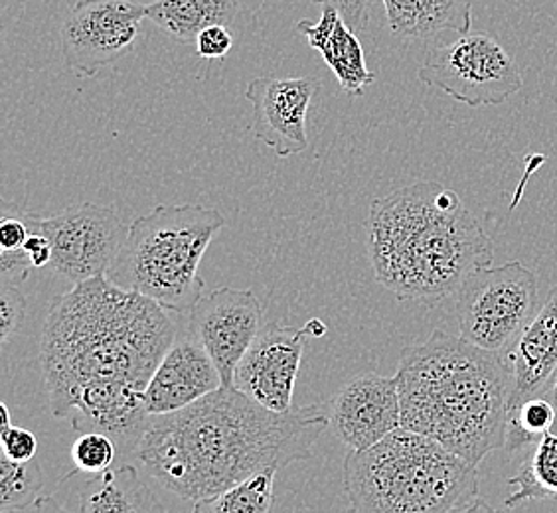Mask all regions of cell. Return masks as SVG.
<instances>
[{
	"instance_id": "6da1fadb",
	"label": "cell",
	"mask_w": 557,
	"mask_h": 513,
	"mask_svg": "<svg viewBox=\"0 0 557 513\" xmlns=\"http://www.w3.org/2000/svg\"><path fill=\"white\" fill-rule=\"evenodd\" d=\"M176 340L154 300L89 278L55 297L44 324L40 364L50 411L75 430H99L137 449L149 413L145 389Z\"/></svg>"
},
{
	"instance_id": "7a4b0ae2",
	"label": "cell",
	"mask_w": 557,
	"mask_h": 513,
	"mask_svg": "<svg viewBox=\"0 0 557 513\" xmlns=\"http://www.w3.org/2000/svg\"><path fill=\"white\" fill-rule=\"evenodd\" d=\"M329 427L321 405L277 413L224 385L176 413L149 417L135 454L169 492L198 502L258 472L311 459Z\"/></svg>"
},
{
	"instance_id": "3957f363",
	"label": "cell",
	"mask_w": 557,
	"mask_h": 513,
	"mask_svg": "<svg viewBox=\"0 0 557 513\" xmlns=\"http://www.w3.org/2000/svg\"><path fill=\"white\" fill-rule=\"evenodd\" d=\"M366 232L377 283L401 302L435 306L493 263L491 236L459 193L437 183L374 200Z\"/></svg>"
},
{
	"instance_id": "277c9868",
	"label": "cell",
	"mask_w": 557,
	"mask_h": 513,
	"mask_svg": "<svg viewBox=\"0 0 557 513\" xmlns=\"http://www.w3.org/2000/svg\"><path fill=\"white\" fill-rule=\"evenodd\" d=\"M401 428L479 466L506 449L512 377L503 353L435 330L399 358Z\"/></svg>"
},
{
	"instance_id": "5b68a950",
	"label": "cell",
	"mask_w": 557,
	"mask_h": 513,
	"mask_svg": "<svg viewBox=\"0 0 557 513\" xmlns=\"http://www.w3.org/2000/svg\"><path fill=\"white\" fill-rule=\"evenodd\" d=\"M348 513H457L479 498V466L437 440L397 428L344 459Z\"/></svg>"
},
{
	"instance_id": "8992f818",
	"label": "cell",
	"mask_w": 557,
	"mask_h": 513,
	"mask_svg": "<svg viewBox=\"0 0 557 513\" xmlns=\"http://www.w3.org/2000/svg\"><path fill=\"white\" fill-rule=\"evenodd\" d=\"M224 215L198 203L157 205L129 225V236L108 278L174 314H190L205 297L198 268L222 229Z\"/></svg>"
},
{
	"instance_id": "52a82bcc",
	"label": "cell",
	"mask_w": 557,
	"mask_h": 513,
	"mask_svg": "<svg viewBox=\"0 0 557 513\" xmlns=\"http://www.w3.org/2000/svg\"><path fill=\"white\" fill-rule=\"evenodd\" d=\"M542 306L537 278L520 261L484 267L457 292L461 338L488 352L504 353Z\"/></svg>"
},
{
	"instance_id": "ba28073f",
	"label": "cell",
	"mask_w": 557,
	"mask_h": 513,
	"mask_svg": "<svg viewBox=\"0 0 557 513\" xmlns=\"http://www.w3.org/2000/svg\"><path fill=\"white\" fill-rule=\"evenodd\" d=\"M419 79L469 108L500 105L516 96L524 79L503 43L483 33L459 34L429 50Z\"/></svg>"
},
{
	"instance_id": "9c48e42d",
	"label": "cell",
	"mask_w": 557,
	"mask_h": 513,
	"mask_svg": "<svg viewBox=\"0 0 557 513\" xmlns=\"http://www.w3.org/2000/svg\"><path fill=\"white\" fill-rule=\"evenodd\" d=\"M38 232L52 246L50 268L72 285L108 277L129 236L113 208L82 203L52 217L38 215Z\"/></svg>"
},
{
	"instance_id": "30bf717a",
	"label": "cell",
	"mask_w": 557,
	"mask_h": 513,
	"mask_svg": "<svg viewBox=\"0 0 557 513\" xmlns=\"http://www.w3.org/2000/svg\"><path fill=\"white\" fill-rule=\"evenodd\" d=\"M143 21L147 4L135 0H77L60 28L65 64L79 77H94L133 52Z\"/></svg>"
},
{
	"instance_id": "8fae6325",
	"label": "cell",
	"mask_w": 557,
	"mask_h": 513,
	"mask_svg": "<svg viewBox=\"0 0 557 513\" xmlns=\"http://www.w3.org/2000/svg\"><path fill=\"white\" fill-rule=\"evenodd\" d=\"M188 316L190 331L214 360L225 387H232L237 365L265 326L263 304L253 290L222 287L202 297Z\"/></svg>"
},
{
	"instance_id": "7c38bea8",
	"label": "cell",
	"mask_w": 557,
	"mask_h": 513,
	"mask_svg": "<svg viewBox=\"0 0 557 513\" xmlns=\"http://www.w3.org/2000/svg\"><path fill=\"white\" fill-rule=\"evenodd\" d=\"M302 328L268 322L237 365L234 387L259 405L287 413L293 406L305 338Z\"/></svg>"
},
{
	"instance_id": "4fadbf2b",
	"label": "cell",
	"mask_w": 557,
	"mask_h": 513,
	"mask_svg": "<svg viewBox=\"0 0 557 513\" xmlns=\"http://www.w3.org/2000/svg\"><path fill=\"white\" fill-rule=\"evenodd\" d=\"M334 435L354 452L368 450L401 427L397 377L360 374L348 379L331 401Z\"/></svg>"
},
{
	"instance_id": "5bb4252c",
	"label": "cell",
	"mask_w": 557,
	"mask_h": 513,
	"mask_svg": "<svg viewBox=\"0 0 557 513\" xmlns=\"http://www.w3.org/2000/svg\"><path fill=\"white\" fill-rule=\"evenodd\" d=\"M319 91L314 77H258L246 89L253 105V135L278 159L309 149L307 117Z\"/></svg>"
},
{
	"instance_id": "9a60e30c",
	"label": "cell",
	"mask_w": 557,
	"mask_h": 513,
	"mask_svg": "<svg viewBox=\"0 0 557 513\" xmlns=\"http://www.w3.org/2000/svg\"><path fill=\"white\" fill-rule=\"evenodd\" d=\"M220 387H224V381L214 360L190 331V336L176 338L164 353L145 389V406L150 417L169 415L214 393Z\"/></svg>"
},
{
	"instance_id": "2e32d148",
	"label": "cell",
	"mask_w": 557,
	"mask_h": 513,
	"mask_svg": "<svg viewBox=\"0 0 557 513\" xmlns=\"http://www.w3.org/2000/svg\"><path fill=\"white\" fill-rule=\"evenodd\" d=\"M512 397L508 415L528 399L546 396L557 375V287L547 292L540 311L528 322L516 342L503 353Z\"/></svg>"
},
{
	"instance_id": "e0dca14e",
	"label": "cell",
	"mask_w": 557,
	"mask_h": 513,
	"mask_svg": "<svg viewBox=\"0 0 557 513\" xmlns=\"http://www.w3.org/2000/svg\"><path fill=\"white\" fill-rule=\"evenodd\" d=\"M297 33L307 38L314 52H319L334 77L348 96H362L375 82L374 72L366 65L364 48L352 28L344 22L341 12L324 4L321 21H300Z\"/></svg>"
},
{
	"instance_id": "ac0fdd59",
	"label": "cell",
	"mask_w": 557,
	"mask_h": 513,
	"mask_svg": "<svg viewBox=\"0 0 557 513\" xmlns=\"http://www.w3.org/2000/svg\"><path fill=\"white\" fill-rule=\"evenodd\" d=\"M387 26L401 40H429L443 33L467 34L472 0H382Z\"/></svg>"
},
{
	"instance_id": "d6986e66",
	"label": "cell",
	"mask_w": 557,
	"mask_h": 513,
	"mask_svg": "<svg viewBox=\"0 0 557 513\" xmlns=\"http://www.w3.org/2000/svg\"><path fill=\"white\" fill-rule=\"evenodd\" d=\"M79 513H166L131 464L97 474L82 486Z\"/></svg>"
},
{
	"instance_id": "ffe728a7",
	"label": "cell",
	"mask_w": 557,
	"mask_h": 513,
	"mask_svg": "<svg viewBox=\"0 0 557 513\" xmlns=\"http://www.w3.org/2000/svg\"><path fill=\"white\" fill-rule=\"evenodd\" d=\"M237 12V0H152L147 4V21L174 40L190 43L208 26H227Z\"/></svg>"
},
{
	"instance_id": "44dd1931",
	"label": "cell",
	"mask_w": 557,
	"mask_h": 513,
	"mask_svg": "<svg viewBox=\"0 0 557 513\" xmlns=\"http://www.w3.org/2000/svg\"><path fill=\"white\" fill-rule=\"evenodd\" d=\"M0 277L4 285L18 287L34 268L24 246L36 229V214L9 200L0 202Z\"/></svg>"
},
{
	"instance_id": "7402d4cb",
	"label": "cell",
	"mask_w": 557,
	"mask_h": 513,
	"mask_svg": "<svg viewBox=\"0 0 557 513\" xmlns=\"http://www.w3.org/2000/svg\"><path fill=\"white\" fill-rule=\"evenodd\" d=\"M508 486L516 488L504 502L510 510L530 500H556L557 435L547 433L540 439L530 459L508 480Z\"/></svg>"
},
{
	"instance_id": "603a6c76",
	"label": "cell",
	"mask_w": 557,
	"mask_h": 513,
	"mask_svg": "<svg viewBox=\"0 0 557 513\" xmlns=\"http://www.w3.org/2000/svg\"><path fill=\"white\" fill-rule=\"evenodd\" d=\"M275 474L263 471L224 492L194 502L190 513H271L275 500Z\"/></svg>"
},
{
	"instance_id": "cb8c5ba5",
	"label": "cell",
	"mask_w": 557,
	"mask_h": 513,
	"mask_svg": "<svg viewBox=\"0 0 557 513\" xmlns=\"http://www.w3.org/2000/svg\"><path fill=\"white\" fill-rule=\"evenodd\" d=\"M44 488L42 466L38 460L14 462L0 456V505L2 510H18L33 505Z\"/></svg>"
},
{
	"instance_id": "d4e9b609",
	"label": "cell",
	"mask_w": 557,
	"mask_h": 513,
	"mask_svg": "<svg viewBox=\"0 0 557 513\" xmlns=\"http://www.w3.org/2000/svg\"><path fill=\"white\" fill-rule=\"evenodd\" d=\"M556 406L546 396L528 399L508 415L506 449L510 452L524 449L534 439H542L556 427Z\"/></svg>"
},
{
	"instance_id": "484cf974",
	"label": "cell",
	"mask_w": 557,
	"mask_h": 513,
	"mask_svg": "<svg viewBox=\"0 0 557 513\" xmlns=\"http://www.w3.org/2000/svg\"><path fill=\"white\" fill-rule=\"evenodd\" d=\"M119 445L106 433L99 430H87L75 439L72 447V460H74V476L77 472L86 474H103L111 471L117 460Z\"/></svg>"
},
{
	"instance_id": "4316f807",
	"label": "cell",
	"mask_w": 557,
	"mask_h": 513,
	"mask_svg": "<svg viewBox=\"0 0 557 513\" xmlns=\"http://www.w3.org/2000/svg\"><path fill=\"white\" fill-rule=\"evenodd\" d=\"M0 449L2 456L14 460V462H28L36 459L38 440L34 433L26 428L14 427L11 423V411L9 406L0 405Z\"/></svg>"
},
{
	"instance_id": "83f0119b",
	"label": "cell",
	"mask_w": 557,
	"mask_h": 513,
	"mask_svg": "<svg viewBox=\"0 0 557 513\" xmlns=\"http://www.w3.org/2000/svg\"><path fill=\"white\" fill-rule=\"evenodd\" d=\"M26 316V299L18 287L4 285L0 292V343L7 346L12 336L21 330Z\"/></svg>"
},
{
	"instance_id": "f1b7e54d",
	"label": "cell",
	"mask_w": 557,
	"mask_h": 513,
	"mask_svg": "<svg viewBox=\"0 0 557 513\" xmlns=\"http://www.w3.org/2000/svg\"><path fill=\"white\" fill-rule=\"evenodd\" d=\"M196 52L205 60H224L234 46V36L227 30L224 24L208 26L196 38Z\"/></svg>"
},
{
	"instance_id": "f546056e",
	"label": "cell",
	"mask_w": 557,
	"mask_h": 513,
	"mask_svg": "<svg viewBox=\"0 0 557 513\" xmlns=\"http://www.w3.org/2000/svg\"><path fill=\"white\" fill-rule=\"evenodd\" d=\"M314 4H331L336 11L341 12L344 22L352 28L354 33L364 30L366 18H368V9L372 0H311Z\"/></svg>"
},
{
	"instance_id": "4dcf8cb0",
	"label": "cell",
	"mask_w": 557,
	"mask_h": 513,
	"mask_svg": "<svg viewBox=\"0 0 557 513\" xmlns=\"http://www.w3.org/2000/svg\"><path fill=\"white\" fill-rule=\"evenodd\" d=\"M34 513H72L65 510L64 505L55 502L54 498L50 496H40L36 502L33 503Z\"/></svg>"
},
{
	"instance_id": "1f68e13d",
	"label": "cell",
	"mask_w": 557,
	"mask_h": 513,
	"mask_svg": "<svg viewBox=\"0 0 557 513\" xmlns=\"http://www.w3.org/2000/svg\"><path fill=\"white\" fill-rule=\"evenodd\" d=\"M457 513H504L503 510H496L491 503L483 498H474L469 505H465L461 512Z\"/></svg>"
},
{
	"instance_id": "d6a6232c",
	"label": "cell",
	"mask_w": 557,
	"mask_h": 513,
	"mask_svg": "<svg viewBox=\"0 0 557 513\" xmlns=\"http://www.w3.org/2000/svg\"><path fill=\"white\" fill-rule=\"evenodd\" d=\"M305 330H307L309 336H322V334L326 331V328H324V324H322L321 321H317V318H314V321L307 322Z\"/></svg>"
},
{
	"instance_id": "836d02e7",
	"label": "cell",
	"mask_w": 557,
	"mask_h": 513,
	"mask_svg": "<svg viewBox=\"0 0 557 513\" xmlns=\"http://www.w3.org/2000/svg\"><path fill=\"white\" fill-rule=\"evenodd\" d=\"M547 399L554 403V406H556V415H557V375L556 379H554V384L549 385V389H547L546 393ZM557 427V423H556Z\"/></svg>"
},
{
	"instance_id": "e575fe53",
	"label": "cell",
	"mask_w": 557,
	"mask_h": 513,
	"mask_svg": "<svg viewBox=\"0 0 557 513\" xmlns=\"http://www.w3.org/2000/svg\"><path fill=\"white\" fill-rule=\"evenodd\" d=\"M2 513H34V508L28 505V508H18V510H2Z\"/></svg>"
}]
</instances>
